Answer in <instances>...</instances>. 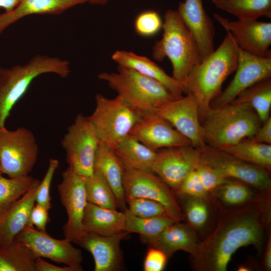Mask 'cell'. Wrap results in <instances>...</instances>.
<instances>
[{
	"mask_svg": "<svg viewBox=\"0 0 271 271\" xmlns=\"http://www.w3.org/2000/svg\"><path fill=\"white\" fill-rule=\"evenodd\" d=\"M270 204L259 197L225 213L213 231L199 242L193 257L201 271H225L239 248L250 245L261 247L270 222Z\"/></svg>",
	"mask_w": 271,
	"mask_h": 271,
	"instance_id": "6da1fadb",
	"label": "cell"
},
{
	"mask_svg": "<svg viewBox=\"0 0 271 271\" xmlns=\"http://www.w3.org/2000/svg\"><path fill=\"white\" fill-rule=\"evenodd\" d=\"M239 49L232 35L227 31L217 49L197 64L189 74L183 92L195 98L200 119H203L211 109V103L221 92L223 82L235 71Z\"/></svg>",
	"mask_w": 271,
	"mask_h": 271,
	"instance_id": "7a4b0ae2",
	"label": "cell"
},
{
	"mask_svg": "<svg viewBox=\"0 0 271 271\" xmlns=\"http://www.w3.org/2000/svg\"><path fill=\"white\" fill-rule=\"evenodd\" d=\"M203 119L205 144L219 149L251 138L261 122L249 104L237 97L223 106L211 108Z\"/></svg>",
	"mask_w": 271,
	"mask_h": 271,
	"instance_id": "3957f363",
	"label": "cell"
},
{
	"mask_svg": "<svg viewBox=\"0 0 271 271\" xmlns=\"http://www.w3.org/2000/svg\"><path fill=\"white\" fill-rule=\"evenodd\" d=\"M164 19L162 38L153 46L152 56L158 62L169 59L172 77L183 88L191 70L201 61L199 49L177 10H167Z\"/></svg>",
	"mask_w": 271,
	"mask_h": 271,
	"instance_id": "277c9868",
	"label": "cell"
},
{
	"mask_svg": "<svg viewBox=\"0 0 271 271\" xmlns=\"http://www.w3.org/2000/svg\"><path fill=\"white\" fill-rule=\"evenodd\" d=\"M70 72L67 60L40 54L24 65L0 67V127L5 126L12 108L36 78L46 73L66 78Z\"/></svg>",
	"mask_w": 271,
	"mask_h": 271,
	"instance_id": "5b68a950",
	"label": "cell"
},
{
	"mask_svg": "<svg viewBox=\"0 0 271 271\" xmlns=\"http://www.w3.org/2000/svg\"><path fill=\"white\" fill-rule=\"evenodd\" d=\"M98 77L107 82L118 95L141 112L154 111L178 98L160 82L128 67L118 65L117 72H102Z\"/></svg>",
	"mask_w": 271,
	"mask_h": 271,
	"instance_id": "8992f818",
	"label": "cell"
},
{
	"mask_svg": "<svg viewBox=\"0 0 271 271\" xmlns=\"http://www.w3.org/2000/svg\"><path fill=\"white\" fill-rule=\"evenodd\" d=\"M95 108L88 117L97 135L99 143L114 150L129 134L142 113L120 96L109 98L95 96Z\"/></svg>",
	"mask_w": 271,
	"mask_h": 271,
	"instance_id": "52a82bcc",
	"label": "cell"
},
{
	"mask_svg": "<svg viewBox=\"0 0 271 271\" xmlns=\"http://www.w3.org/2000/svg\"><path fill=\"white\" fill-rule=\"evenodd\" d=\"M39 148L34 134L20 127L11 130L0 127V171L8 177L29 175L36 162Z\"/></svg>",
	"mask_w": 271,
	"mask_h": 271,
	"instance_id": "ba28073f",
	"label": "cell"
},
{
	"mask_svg": "<svg viewBox=\"0 0 271 271\" xmlns=\"http://www.w3.org/2000/svg\"><path fill=\"white\" fill-rule=\"evenodd\" d=\"M99 141L88 119L78 114L68 127L61 141L69 166L80 175L88 177L94 173V165Z\"/></svg>",
	"mask_w": 271,
	"mask_h": 271,
	"instance_id": "9c48e42d",
	"label": "cell"
},
{
	"mask_svg": "<svg viewBox=\"0 0 271 271\" xmlns=\"http://www.w3.org/2000/svg\"><path fill=\"white\" fill-rule=\"evenodd\" d=\"M197 149L199 163L215 170L224 177L237 180L264 192L270 189L271 180L266 170L207 145Z\"/></svg>",
	"mask_w": 271,
	"mask_h": 271,
	"instance_id": "30bf717a",
	"label": "cell"
},
{
	"mask_svg": "<svg viewBox=\"0 0 271 271\" xmlns=\"http://www.w3.org/2000/svg\"><path fill=\"white\" fill-rule=\"evenodd\" d=\"M123 184L125 200L134 197L151 199L162 205L175 221L184 219L175 193L154 173L124 168Z\"/></svg>",
	"mask_w": 271,
	"mask_h": 271,
	"instance_id": "8fae6325",
	"label": "cell"
},
{
	"mask_svg": "<svg viewBox=\"0 0 271 271\" xmlns=\"http://www.w3.org/2000/svg\"><path fill=\"white\" fill-rule=\"evenodd\" d=\"M58 185L61 202L65 208L68 219L63 227L65 238L77 244L86 234L83 224L85 209L88 203L85 178L68 167L62 174Z\"/></svg>",
	"mask_w": 271,
	"mask_h": 271,
	"instance_id": "7c38bea8",
	"label": "cell"
},
{
	"mask_svg": "<svg viewBox=\"0 0 271 271\" xmlns=\"http://www.w3.org/2000/svg\"><path fill=\"white\" fill-rule=\"evenodd\" d=\"M33 252L36 258L44 257L57 263L71 266L76 271H82L81 263L83 255L80 249L64 238L58 239L49 235L47 231L27 225L16 237Z\"/></svg>",
	"mask_w": 271,
	"mask_h": 271,
	"instance_id": "4fadbf2b",
	"label": "cell"
},
{
	"mask_svg": "<svg viewBox=\"0 0 271 271\" xmlns=\"http://www.w3.org/2000/svg\"><path fill=\"white\" fill-rule=\"evenodd\" d=\"M235 71L229 85L212 100L211 108L220 107L230 103L247 88L270 78L271 56H258L240 48Z\"/></svg>",
	"mask_w": 271,
	"mask_h": 271,
	"instance_id": "5bb4252c",
	"label": "cell"
},
{
	"mask_svg": "<svg viewBox=\"0 0 271 271\" xmlns=\"http://www.w3.org/2000/svg\"><path fill=\"white\" fill-rule=\"evenodd\" d=\"M157 115L169 122L192 145L199 148L205 143L200 122L198 105L191 94L174 99L154 110Z\"/></svg>",
	"mask_w": 271,
	"mask_h": 271,
	"instance_id": "9a60e30c",
	"label": "cell"
},
{
	"mask_svg": "<svg viewBox=\"0 0 271 271\" xmlns=\"http://www.w3.org/2000/svg\"><path fill=\"white\" fill-rule=\"evenodd\" d=\"M199 161L198 149L192 145L165 148L157 152L152 171L177 193L184 179Z\"/></svg>",
	"mask_w": 271,
	"mask_h": 271,
	"instance_id": "2e32d148",
	"label": "cell"
},
{
	"mask_svg": "<svg viewBox=\"0 0 271 271\" xmlns=\"http://www.w3.org/2000/svg\"><path fill=\"white\" fill-rule=\"evenodd\" d=\"M213 16L230 33L242 50L261 57L271 56V23L257 20L231 21L217 14Z\"/></svg>",
	"mask_w": 271,
	"mask_h": 271,
	"instance_id": "e0dca14e",
	"label": "cell"
},
{
	"mask_svg": "<svg viewBox=\"0 0 271 271\" xmlns=\"http://www.w3.org/2000/svg\"><path fill=\"white\" fill-rule=\"evenodd\" d=\"M141 113L129 134L148 147L157 151L160 149L192 145L188 139L154 111Z\"/></svg>",
	"mask_w": 271,
	"mask_h": 271,
	"instance_id": "ac0fdd59",
	"label": "cell"
},
{
	"mask_svg": "<svg viewBox=\"0 0 271 271\" xmlns=\"http://www.w3.org/2000/svg\"><path fill=\"white\" fill-rule=\"evenodd\" d=\"M129 234L125 230L110 236L87 232L77 244L92 254L95 271H117L123 267L120 243Z\"/></svg>",
	"mask_w": 271,
	"mask_h": 271,
	"instance_id": "d6986e66",
	"label": "cell"
},
{
	"mask_svg": "<svg viewBox=\"0 0 271 271\" xmlns=\"http://www.w3.org/2000/svg\"><path fill=\"white\" fill-rule=\"evenodd\" d=\"M177 11L198 45L201 61L214 50L215 33L212 21L202 0H184L179 3Z\"/></svg>",
	"mask_w": 271,
	"mask_h": 271,
	"instance_id": "ffe728a7",
	"label": "cell"
},
{
	"mask_svg": "<svg viewBox=\"0 0 271 271\" xmlns=\"http://www.w3.org/2000/svg\"><path fill=\"white\" fill-rule=\"evenodd\" d=\"M40 181L35 179L29 190L0 214V247L10 244L27 225Z\"/></svg>",
	"mask_w": 271,
	"mask_h": 271,
	"instance_id": "44dd1931",
	"label": "cell"
},
{
	"mask_svg": "<svg viewBox=\"0 0 271 271\" xmlns=\"http://www.w3.org/2000/svg\"><path fill=\"white\" fill-rule=\"evenodd\" d=\"M150 247L159 248L170 257L178 250H183L192 256L195 253L199 242L190 225L175 222L165 228L160 234L152 238L141 237Z\"/></svg>",
	"mask_w": 271,
	"mask_h": 271,
	"instance_id": "7402d4cb",
	"label": "cell"
},
{
	"mask_svg": "<svg viewBox=\"0 0 271 271\" xmlns=\"http://www.w3.org/2000/svg\"><path fill=\"white\" fill-rule=\"evenodd\" d=\"M124 168L114 150L99 143L96 152L94 171L99 172L112 189L118 207L124 212L126 209L123 179Z\"/></svg>",
	"mask_w": 271,
	"mask_h": 271,
	"instance_id": "603a6c76",
	"label": "cell"
},
{
	"mask_svg": "<svg viewBox=\"0 0 271 271\" xmlns=\"http://www.w3.org/2000/svg\"><path fill=\"white\" fill-rule=\"evenodd\" d=\"M85 0H21L12 10L0 14V35L10 26L32 15H57Z\"/></svg>",
	"mask_w": 271,
	"mask_h": 271,
	"instance_id": "cb8c5ba5",
	"label": "cell"
},
{
	"mask_svg": "<svg viewBox=\"0 0 271 271\" xmlns=\"http://www.w3.org/2000/svg\"><path fill=\"white\" fill-rule=\"evenodd\" d=\"M111 57L118 65L131 68L147 77L160 82L176 97L182 96L183 90L182 86L149 58L125 50L116 51Z\"/></svg>",
	"mask_w": 271,
	"mask_h": 271,
	"instance_id": "d4e9b609",
	"label": "cell"
},
{
	"mask_svg": "<svg viewBox=\"0 0 271 271\" xmlns=\"http://www.w3.org/2000/svg\"><path fill=\"white\" fill-rule=\"evenodd\" d=\"M125 223L124 212L87 203L83 219V226L87 232L110 236L124 231Z\"/></svg>",
	"mask_w": 271,
	"mask_h": 271,
	"instance_id": "484cf974",
	"label": "cell"
},
{
	"mask_svg": "<svg viewBox=\"0 0 271 271\" xmlns=\"http://www.w3.org/2000/svg\"><path fill=\"white\" fill-rule=\"evenodd\" d=\"M114 150L124 168L152 172L157 151L148 147L130 134Z\"/></svg>",
	"mask_w": 271,
	"mask_h": 271,
	"instance_id": "4316f807",
	"label": "cell"
},
{
	"mask_svg": "<svg viewBox=\"0 0 271 271\" xmlns=\"http://www.w3.org/2000/svg\"><path fill=\"white\" fill-rule=\"evenodd\" d=\"M36 258L26 245L15 238L0 247V271H36Z\"/></svg>",
	"mask_w": 271,
	"mask_h": 271,
	"instance_id": "83f0119b",
	"label": "cell"
},
{
	"mask_svg": "<svg viewBox=\"0 0 271 271\" xmlns=\"http://www.w3.org/2000/svg\"><path fill=\"white\" fill-rule=\"evenodd\" d=\"M217 9L225 11L239 20L271 18V0H211Z\"/></svg>",
	"mask_w": 271,
	"mask_h": 271,
	"instance_id": "f1b7e54d",
	"label": "cell"
},
{
	"mask_svg": "<svg viewBox=\"0 0 271 271\" xmlns=\"http://www.w3.org/2000/svg\"><path fill=\"white\" fill-rule=\"evenodd\" d=\"M222 150L246 163L269 171L271 169V145L255 142L250 138Z\"/></svg>",
	"mask_w": 271,
	"mask_h": 271,
	"instance_id": "f546056e",
	"label": "cell"
},
{
	"mask_svg": "<svg viewBox=\"0 0 271 271\" xmlns=\"http://www.w3.org/2000/svg\"><path fill=\"white\" fill-rule=\"evenodd\" d=\"M236 97L248 102L257 114L260 121L264 122L270 117V78L260 81L250 86Z\"/></svg>",
	"mask_w": 271,
	"mask_h": 271,
	"instance_id": "4dcf8cb0",
	"label": "cell"
},
{
	"mask_svg": "<svg viewBox=\"0 0 271 271\" xmlns=\"http://www.w3.org/2000/svg\"><path fill=\"white\" fill-rule=\"evenodd\" d=\"M85 189L88 202L110 209L118 208L112 189L99 172L85 178Z\"/></svg>",
	"mask_w": 271,
	"mask_h": 271,
	"instance_id": "1f68e13d",
	"label": "cell"
},
{
	"mask_svg": "<svg viewBox=\"0 0 271 271\" xmlns=\"http://www.w3.org/2000/svg\"><path fill=\"white\" fill-rule=\"evenodd\" d=\"M124 230L139 233L141 237L152 238L160 234L168 226L176 222L169 216L142 218L131 214L126 209Z\"/></svg>",
	"mask_w": 271,
	"mask_h": 271,
	"instance_id": "d6a6232c",
	"label": "cell"
},
{
	"mask_svg": "<svg viewBox=\"0 0 271 271\" xmlns=\"http://www.w3.org/2000/svg\"><path fill=\"white\" fill-rule=\"evenodd\" d=\"M35 180L29 175L11 178H6L0 173V214L24 195Z\"/></svg>",
	"mask_w": 271,
	"mask_h": 271,
	"instance_id": "836d02e7",
	"label": "cell"
},
{
	"mask_svg": "<svg viewBox=\"0 0 271 271\" xmlns=\"http://www.w3.org/2000/svg\"><path fill=\"white\" fill-rule=\"evenodd\" d=\"M212 193L225 205L237 207L254 200L252 191L244 183L229 181Z\"/></svg>",
	"mask_w": 271,
	"mask_h": 271,
	"instance_id": "e575fe53",
	"label": "cell"
},
{
	"mask_svg": "<svg viewBox=\"0 0 271 271\" xmlns=\"http://www.w3.org/2000/svg\"><path fill=\"white\" fill-rule=\"evenodd\" d=\"M126 202L128 204V211L139 217L169 216L162 205L151 199L142 197L130 198L126 199Z\"/></svg>",
	"mask_w": 271,
	"mask_h": 271,
	"instance_id": "d590c367",
	"label": "cell"
},
{
	"mask_svg": "<svg viewBox=\"0 0 271 271\" xmlns=\"http://www.w3.org/2000/svg\"><path fill=\"white\" fill-rule=\"evenodd\" d=\"M186 196L187 198L184 205V216L191 227L201 229L205 226L209 218L206 199Z\"/></svg>",
	"mask_w": 271,
	"mask_h": 271,
	"instance_id": "8d00e7d4",
	"label": "cell"
},
{
	"mask_svg": "<svg viewBox=\"0 0 271 271\" xmlns=\"http://www.w3.org/2000/svg\"><path fill=\"white\" fill-rule=\"evenodd\" d=\"M163 22L158 12L146 10L140 13L134 22V28L139 35L150 38L157 34L162 29Z\"/></svg>",
	"mask_w": 271,
	"mask_h": 271,
	"instance_id": "74e56055",
	"label": "cell"
},
{
	"mask_svg": "<svg viewBox=\"0 0 271 271\" xmlns=\"http://www.w3.org/2000/svg\"><path fill=\"white\" fill-rule=\"evenodd\" d=\"M59 165V161L55 159H50L49 165L46 174L42 181H40L37 190L36 202L45 207L48 210L51 207L50 189L56 169Z\"/></svg>",
	"mask_w": 271,
	"mask_h": 271,
	"instance_id": "f35d334b",
	"label": "cell"
},
{
	"mask_svg": "<svg viewBox=\"0 0 271 271\" xmlns=\"http://www.w3.org/2000/svg\"><path fill=\"white\" fill-rule=\"evenodd\" d=\"M177 194L206 200L209 196V193L203 187L195 169L184 179Z\"/></svg>",
	"mask_w": 271,
	"mask_h": 271,
	"instance_id": "ab89813d",
	"label": "cell"
},
{
	"mask_svg": "<svg viewBox=\"0 0 271 271\" xmlns=\"http://www.w3.org/2000/svg\"><path fill=\"white\" fill-rule=\"evenodd\" d=\"M195 169L203 187L209 194L230 181L215 170L199 163Z\"/></svg>",
	"mask_w": 271,
	"mask_h": 271,
	"instance_id": "60d3db41",
	"label": "cell"
},
{
	"mask_svg": "<svg viewBox=\"0 0 271 271\" xmlns=\"http://www.w3.org/2000/svg\"><path fill=\"white\" fill-rule=\"evenodd\" d=\"M168 257L162 250L150 247L146 255L144 262L145 271H161L166 264Z\"/></svg>",
	"mask_w": 271,
	"mask_h": 271,
	"instance_id": "b9f144b4",
	"label": "cell"
},
{
	"mask_svg": "<svg viewBox=\"0 0 271 271\" xmlns=\"http://www.w3.org/2000/svg\"><path fill=\"white\" fill-rule=\"evenodd\" d=\"M48 211L44 206L35 204L31 210L27 225H35L36 229L46 231L47 224L50 221Z\"/></svg>",
	"mask_w": 271,
	"mask_h": 271,
	"instance_id": "7bdbcfd3",
	"label": "cell"
},
{
	"mask_svg": "<svg viewBox=\"0 0 271 271\" xmlns=\"http://www.w3.org/2000/svg\"><path fill=\"white\" fill-rule=\"evenodd\" d=\"M250 139L257 142L271 145L270 116L263 122L254 135Z\"/></svg>",
	"mask_w": 271,
	"mask_h": 271,
	"instance_id": "ee69618b",
	"label": "cell"
},
{
	"mask_svg": "<svg viewBox=\"0 0 271 271\" xmlns=\"http://www.w3.org/2000/svg\"><path fill=\"white\" fill-rule=\"evenodd\" d=\"M36 271H76L69 266H59L45 261L42 257H37L35 260Z\"/></svg>",
	"mask_w": 271,
	"mask_h": 271,
	"instance_id": "f6af8a7d",
	"label": "cell"
},
{
	"mask_svg": "<svg viewBox=\"0 0 271 271\" xmlns=\"http://www.w3.org/2000/svg\"><path fill=\"white\" fill-rule=\"evenodd\" d=\"M266 246L265 248L264 265L267 270H271V236L270 233H268Z\"/></svg>",
	"mask_w": 271,
	"mask_h": 271,
	"instance_id": "bcb514c9",
	"label": "cell"
},
{
	"mask_svg": "<svg viewBox=\"0 0 271 271\" xmlns=\"http://www.w3.org/2000/svg\"><path fill=\"white\" fill-rule=\"evenodd\" d=\"M21 0H0V8L8 12L14 9Z\"/></svg>",
	"mask_w": 271,
	"mask_h": 271,
	"instance_id": "7dc6e473",
	"label": "cell"
},
{
	"mask_svg": "<svg viewBox=\"0 0 271 271\" xmlns=\"http://www.w3.org/2000/svg\"><path fill=\"white\" fill-rule=\"evenodd\" d=\"M90 4L98 5H105L109 0H85Z\"/></svg>",
	"mask_w": 271,
	"mask_h": 271,
	"instance_id": "c3c4849f",
	"label": "cell"
},
{
	"mask_svg": "<svg viewBox=\"0 0 271 271\" xmlns=\"http://www.w3.org/2000/svg\"><path fill=\"white\" fill-rule=\"evenodd\" d=\"M237 270L238 271H247L249 270V268L243 265H240L238 267Z\"/></svg>",
	"mask_w": 271,
	"mask_h": 271,
	"instance_id": "681fc988",
	"label": "cell"
},
{
	"mask_svg": "<svg viewBox=\"0 0 271 271\" xmlns=\"http://www.w3.org/2000/svg\"><path fill=\"white\" fill-rule=\"evenodd\" d=\"M0 173H1V171H0Z\"/></svg>",
	"mask_w": 271,
	"mask_h": 271,
	"instance_id": "f907efd6",
	"label": "cell"
}]
</instances>
